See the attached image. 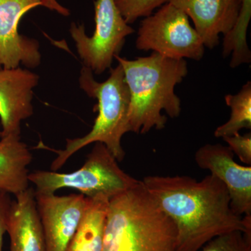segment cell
I'll list each match as a JSON object with an SVG mask.
<instances>
[{
    "label": "cell",
    "mask_w": 251,
    "mask_h": 251,
    "mask_svg": "<svg viewBox=\"0 0 251 251\" xmlns=\"http://www.w3.org/2000/svg\"><path fill=\"white\" fill-rule=\"evenodd\" d=\"M79 82L89 97L98 100V116L90 133L82 138L67 139L64 150H52L57 155L51 164L52 171H58L73 154L92 143H103L118 162L125 157L121 141L129 132L130 94L122 66L119 64L111 69L110 76L103 82L94 80L92 71L84 66Z\"/></svg>",
    "instance_id": "obj_4"
},
{
    "label": "cell",
    "mask_w": 251,
    "mask_h": 251,
    "mask_svg": "<svg viewBox=\"0 0 251 251\" xmlns=\"http://www.w3.org/2000/svg\"><path fill=\"white\" fill-rule=\"evenodd\" d=\"M115 58L123 69L129 91V132L145 134L153 128L163 129L168 120L162 111L171 118L179 116L181 100L175 88L188 74L185 59L168 58L154 52L133 60L119 55Z\"/></svg>",
    "instance_id": "obj_2"
},
{
    "label": "cell",
    "mask_w": 251,
    "mask_h": 251,
    "mask_svg": "<svg viewBox=\"0 0 251 251\" xmlns=\"http://www.w3.org/2000/svg\"><path fill=\"white\" fill-rule=\"evenodd\" d=\"M15 197L6 229L10 237L9 251H46L35 190L29 186Z\"/></svg>",
    "instance_id": "obj_13"
},
{
    "label": "cell",
    "mask_w": 251,
    "mask_h": 251,
    "mask_svg": "<svg viewBox=\"0 0 251 251\" xmlns=\"http://www.w3.org/2000/svg\"><path fill=\"white\" fill-rule=\"evenodd\" d=\"M9 193L0 190V251H3V237L7 229L13 201Z\"/></svg>",
    "instance_id": "obj_21"
},
{
    "label": "cell",
    "mask_w": 251,
    "mask_h": 251,
    "mask_svg": "<svg viewBox=\"0 0 251 251\" xmlns=\"http://www.w3.org/2000/svg\"><path fill=\"white\" fill-rule=\"evenodd\" d=\"M94 7L96 25L93 35L87 36L83 25L75 23H72L70 33L85 67L96 74H101L111 67L126 37L133 34L134 29L126 22L115 0H97Z\"/></svg>",
    "instance_id": "obj_7"
},
{
    "label": "cell",
    "mask_w": 251,
    "mask_h": 251,
    "mask_svg": "<svg viewBox=\"0 0 251 251\" xmlns=\"http://www.w3.org/2000/svg\"><path fill=\"white\" fill-rule=\"evenodd\" d=\"M228 145V148L232 150L234 154L239 157V160L247 166L251 165V133L241 135L236 133L231 136L223 138Z\"/></svg>",
    "instance_id": "obj_20"
},
{
    "label": "cell",
    "mask_w": 251,
    "mask_h": 251,
    "mask_svg": "<svg viewBox=\"0 0 251 251\" xmlns=\"http://www.w3.org/2000/svg\"><path fill=\"white\" fill-rule=\"evenodd\" d=\"M119 11L128 25L138 18L148 17L157 8L166 4L167 0H115Z\"/></svg>",
    "instance_id": "obj_18"
},
{
    "label": "cell",
    "mask_w": 251,
    "mask_h": 251,
    "mask_svg": "<svg viewBox=\"0 0 251 251\" xmlns=\"http://www.w3.org/2000/svg\"><path fill=\"white\" fill-rule=\"evenodd\" d=\"M251 18V0H242L237 20L232 29L224 34L223 55L232 54L230 67L235 68L251 60L247 43V30Z\"/></svg>",
    "instance_id": "obj_16"
},
{
    "label": "cell",
    "mask_w": 251,
    "mask_h": 251,
    "mask_svg": "<svg viewBox=\"0 0 251 251\" xmlns=\"http://www.w3.org/2000/svg\"><path fill=\"white\" fill-rule=\"evenodd\" d=\"M109 200L103 195L87 198L85 213L67 251H102Z\"/></svg>",
    "instance_id": "obj_15"
},
{
    "label": "cell",
    "mask_w": 251,
    "mask_h": 251,
    "mask_svg": "<svg viewBox=\"0 0 251 251\" xmlns=\"http://www.w3.org/2000/svg\"><path fill=\"white\" fill-rule=\"evenodd\" d=\"M37 6L64 16L70 15L69 10L57 0H0V69H14L21 64L36 68L41 64L38 41L21 35L18 31L23 16Z\"/></svg>",
    "instance_id": "obj_8"
},
{
    "label": "cell",
    "mask_w": 251,
    "mask_h": 251,
    "mask_svg": "<svg viewBox=\"0 0 251 251\" xmlns=\"http://www.w3.org/2000/svg\"><path fill=\"white\" fill-rule=\"evenodd\" d=\"M0 139V190L16 196L29 187L27 167L32 154L21 135Z\"/></svg>",
    "instance_id": "obj_14"
},
{
    "label": "cell",
    "mask_w": 251,
    "mask_h": 251,
    "mask_svg": "<svg viewBox=\"0 0 251 251\" xmlns=\"http://www.w3.org/2000/svg\"><path fill=\"white\" fill-rule=\"evenodd\" d=\"M227 106L231 109L228 121L216 128L214 136L222 138L239 133L244 128H251V83L243 86L239 93L225 97Z\"/></svg>",
    "instance_id": "obj_17"
},
{
    "label": "cell",
    "mask_w": 251,
    "mask_h": 251,
    "mask_svg": "<svg viewBox=\"0 0 251 251\" xmlns=\"http://www.w3.org/2000/svg\"><path fill=\"white\" fill-rule=\"evenodd\" d=\"M39 75L17 67L0 69V138L21 135V122L33 115V89Z\"/></svg>",
    "instance_id": "obj_11"
},
{
    "label": "cell",
    "mask_w": 251,
    "mask_h": 251,
    "mask_svg": "<svg viewBox=\"0 0 251 251\" xmlns=\"http://www.w3.org/2000/svg\"><path fill=\"white\" fill-rule=\"evenodd\" d=\"M142 182L174 223L175 251H199L214 238L234 231L251 234V216L232 210L227 188L213 175L201 181L188 176H148Z\"/></svg>",
    "instance_id": "obj_1"
},
{
    "label": "cell",
    "mask_w": 251,
    "mask_h": 251,
    "mask_svg": "<svg viewBox=\"0 0 251 251\" xmlns=\"http://www.w3.org/2000/svg\"><path fill=\"white\" fill-rule=\"evenodd\" d=\"M174 223L142 181L109 200L102 251H175Z\"/></svg>",
    "instance_id": "obj_3"
},
{
    "label": "cell",
    "mask_w": 251,
    "mask_h": 251,
    "mask_svg": "<svg viewBox=\"0 0 251 251\" xmlns=\"http://www.w3.org/2000/svg\"><path fill=\"white\" fill-rule=\"evenodd\" d=\"M234 153L221 144H206L198 149L195 161L200 168L210 172L226 186L232 210L251 216V166L239 164Z\"/></svg>",
    "instance_id": "obj_10"
},
{
    "label": "cell",
    "mask_w": 251,
    "mask_h": 251,
    "mask_svg": "<svg viewBox=\"0 0 251 251\" xmlns=\"http://www.w3.org/2000/svg\"><path fill=\"white\" fill-rule=\"evenodd\" d=\"M242 0H167L192 19L204 47L219 45L220 34L233 27ZM166 2V3H167Z\"/></svg>",
    "instance_id": "obj_12"
},
{
    "label": "cell",
    "mask_w": 251,
    "mask_h": 251,
    "mask_svg": "<svg viewBox=\"0 0 251 251\" xmlns=\"http://www.w3.org/2000/svg\"><path fill=\"white\" fill-rule=\"evenodd\" d=\"M46 251H67L85 213L87 198L82 193L56 196L35 191Z\"/></svg>",
    "instance_id": "obj_9"
},
{
    "label": "cell",
    "mask_w": 251,
    "mask_h": 251,
    "mask_svg": "<svg viewBox=\"0 0 251 251\" xmlns=\"http://www.w3.org/2000/svg\"><path fill=\"white\" fill-rule=\"evenodd\" d=\"M28 179L38 193H54L61 188H70L87 198L103 195L109 199L140 182L122 171L116 158L100 143L95 144L80 169L69 173L36 171L29 173Z\"/></svg>",
    "instance_id": "obj_5"
},
{
    "label": "cell",
    "mask_w": 251,
    "mask_h": 251,
    "mask_svg": "<svg viewBox=\"0 0 251 251\" xmlns=\"http://www.w3.org/2000/svg\"><path fill=\"white\" fill-rule=\"evenodd\" d=\"M135 46L175 59L199 61L204 53V44L188 16L168 2L142 21Z\"/></svg>",
    "instance_id": "obj_6"
},
{
    "label": "cell",
    "mask_w": 251,
    "mask_h": 251,
    "mask_svg": "<svg viewBox=\"0 0 251 251\" xmlns=\"http://www.w3.org/2000/svg\"><path fill=\"white\" fill-rule=\"evenodd\" d=\"M202 251H251V234L234 231L218 236L202 248Z\"/></svg>",
    "instance_id": "obj_19"
}]
</instances>
